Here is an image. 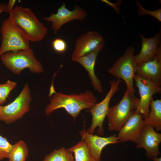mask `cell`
Here are the masks:
<instances>
[{"label":"cell","instance_id":"cell-25","mask_svg":"<svg viewBox=\"0 0 161 161\" xmlns=\"http://www.w3.org/2000/svg\"><path fill=\"white\" fill-rule=\"evenodd\" d=\"M53 49L56 52L63 53L67 49V44L64 39L60 38H56L54 39L52 42Z\"/></svg>","mask_w":161,"mask_h":161},{"label":"cell","instance_id":"cell-12","mask_svg":"<svg viewBox=\"0 0 161 161\" xmlns=\"http://www.w3.org/2000/svg\"><path fill=\"white\" fill-rule=\"evenodd\" d=\"M144 124L142 114L136 110H133L119 131L117 136L120 143L131 141L137 144Z\"/></svg>","mask_w":161,"mask_h":161},{"label":"cell","instance_id":"cell-18","mask_svg":"<svg viewBox=\"0 0 161 161\" xmlns=\"http://www.w3.org/2000/svg\"><path fill=\"white\" fill-rule=\"evenodd\" d=\"M149 115L144 120L145 123L149 124L154 127L157 131H161V100L157 99L151 101Z\"/></svg>","mask_w":161,"mask_h":161},{"label":"cell","instance_id":"cell-4","mask_svg":"<svg viewBox=\"0 0 161 161\" xmlns=\"http://www.w3.org/2000/svg\"><path fill=\"white\" fill-rule=\"evenodd\" d=\"M1 29L0 57L7 52L30 49V40L27 34L9 18L3 21Z\"/></svg>","mask_w":161,"mask_h":161},{"label":"cell","instance_id":"cell-5","mask_svg":"<svg viewBox=\"0 0 161 161\" xmlns=\"http://www.w3.org/2000/svg\"><path fill=\"white\" fill-rule=\"evenodd\" d=\"M139 99L134 93L126 89L123 96L117 104L109 107L107 116L108 129L119 131L131 115L137 109Z\"/></svg>","mask_w":161,"mask_h":161},{"label":"cell","instance_id":"cell-11","mask_svg":"<svg viewBox=\"0 0 161 161\" xmlns=\"http://www.w3.org/2000/svg\"><path fill=\"white\" fill-rule=\"evenodd\" d=\"M161 142V134L157 132L151 126L144 123L136 147L144 149L147 157L152 160L160 154L159 146Z\"/></svg>","mask_w":161,"mask_h":161},{"label":"cell","instance_id":"cell-24","mask_svg":"<svg viewBox=\"0 0 161 161\" xmlns=\"http://www.w3.org/2000/svg\"><path fill=\"white\" fill-rule=\"evenodd\" d=\"M136 3L138 8V13L139 16L149 15L156 18L159 21H161V8L154 11H150L144 8L138 1L137 0Z\"/></svg>","mask_w":161,"mask_h":161},{"label":"cell","instance_id":"cell-23","mask_svg":"<svg viewBox=\"0 0 161 161\" xmlns=\"http://www.w3.org/2000/svg\"><path fill=\"white\" fill-rule=\"evenodd\" d=\"M13 147L6 138L0 135V161L9 158Z\"/></svg>","mask_w":161,"mask_h":161},{"label":"cell","instance_id":"cell-6","mask_svg":"<svg viewBox=\"0 0 161 161\" xmlns=\"http://www.w3.org/2000/svg\"><path fill=\"white\" fill-rule=\"evenodd\" d=\"M134 49L130 47L126 49L124 54L114 63L112 66L108 70V72L117 79L125 81L127 89L135 93L134 80L136 75L137 65L134 59Z\"/></svg>","mask_w":161,"mask_h":161},{"label":"cell","instance_id":"cell-17","mask_svg":"<svg viewBox=\"0 0 161 161\" xmlns=\"http://www.w3.org/2000/svg\"><path fill=\"white\" fill-rule=\"evenodd\" d=\"M136 75L161 85V49L153 59L137 65Z\"/></svg>","mask_w":161,"mask_h":161},{"label":"cell","instance_id":"cell-9","mask_svg":"<svg viewBox=\"0 0 161 161\" xmlns=\"http://www.w3.org/2000/svg\"><path fill=\"white\" fill-rule=\"evenodd\" d=\"M136 86L137 88L140 98L137 111L140 112L143 120L148 116L150 112V104L153 99V95L161 92V85L149 80L142 78L135 75L134 77Z\"/></svg>","mask_w":161,"mask_h":161},{"label":"cell","instance_id":"cell-26","mask_svg":"<svg viewBox=\"0 0 161 161\" xmlns=\"http://www.w3.org/2000/svg\"><path fill=\"white\" fill-rule=\"evenodd\" d=\"M15 0H10L5 7L4 12L10 14L13 9V6L16 1Z\"/></svg>","mask_w":161,"mask_h":161},{"label":"cell","instance_id":"cell-1","mask_svg":"<svg viewBox=\"0 0 161 161\" xmlns=\"http://www.w3.org/2000/svg\"><path fill=\"white\" fill-rule=\"evenodd\" d=\"M49 103L46 106L45 112L46 115L53 111L63 108L75 119L83 109H91L95 103L97 98L93 93L86 90L79 94L65 95L55 91Z\"/></svg>","mask_w":161,"mask_h":161},{"label":"cell","instance_id":"cell-22","mask_svg":"<svg viewBox=\"0 0 161 161\" xmlns=\"http://www.w3.org/2000/svg\"><path fill=\"white\" fill-rule=\"evenodd\" d=\"M17 82L8 80L5 83L0 84V105L4 103L10 93L16 86Z\"/></svg>","mask_w":161,"mask_h":161},{"label":"cell","instance_id":"cell-20","mask_svg":"<svg viewBox=\"0 0 161 161\" xmlns=\"http://www.w3.org/2000/svg\"><path fill=\"white\" fill-rule=\"evenodd\" d=\"M28 154L26 143L20 140L13 145L9 158V161H26Z\"/></svg>","mask_w":161,"mask_h":161},{"label":"cell","instance_id":"cell-14","mask_svg":"<svg viewBox=\"0 0 161 161\" xmlns=\"http://www.w3.org/2000/svg\"><path fill=\"white\" fill-rule=\"evenodd\" d=\"M102 36L95 31H89L79 37L76 41L71 56L72 61L95 50L102 41Z\"/></svg>","mask_w":161,"mask_h":161},{"label":"cell","instance_id":"cell-19","mask_svg":"<svg viewBox=\"0 0 161 161\" xmlns=\"http://www.w3.org/2000/svg\"><path fill=\"white\" fill-rule=\"evenodd\" d=\"M68 149L74 153L75 161H96L83 140Z\"/></svg>","mask_w":161,"mask_h":161},{"label":"cell","instance_id":"cell-27","mask_svg":"<svg viewBox=\"0 0 161 161\" xmlns=\"http://www.w3.org/2000/svg\"><path fill=\"white\" fill-rule=\"evenodd\" d=\"M6 5V3L2 4L0 3V14L1 13L4 12L5 8ZM1 29L0 27V41L1 39Z\"/></svg>","mask_w":161,"mask_h":161},{"label":"cell","instance_id":"cell-28","mask_svg":"<svg viewBox=\"0 0 161 161\" xmlns=\"http://www.w3.org/2000/svg\"><path fill=\"white\" fill-rule=\"evenodd\" d=\"M153 161H161V157H155L153 158L152 159Z\"/></svg>","mask_w":161,"mask_h":161},{"label":"cell","instance_id":"cell-16","mask_svg":"<svg viewBox=\"0 0 161 161\" xmlns=\"http://www.w3.org/2000/svg\"><path fill=\"white\" fill-rule=\"evenodd\" d=\"M161 30L152 37L145 38L142 34L140 35L142 40V47L140 52L134 55V61L137 65L153 59L161 49L160 46L161 38Z\"/></svg>","mask_w":161,"mask_h":161},{"label":"cell","instance_id":"cell-10","mask_svg":"<svg viewBox=\"0 0 161 161\" xmlns=\"http://www.w3.org/2000/svg\"><path fill=\"white\" fill-rule=\"evenodd\" d=\"M66 5L63 2L56 13H52L50 16L43 18L44 20L51 22V28L55 34L64 24L74 20L82 21L88 16L86 11L78 5H75L72 10L66 7Z\"/></svg>","mask_w":161,"mask_h":161},{"label":"cell","instance_id":"cell-29","mask_svg":"<svg viewBox=\"0 0 161 161\" xmlns=\"http://www.w3.org/2000/svg\"><path fill=\"white\" fill-rule=\"evenodd\" d=\"M1 106L0 105V110L1 107Z\"/></svg>","mask_w":161,"mask_h":161},{"label":"cell","instance_id":"cell-8","mask_svg":"<svg viewBox=\"0 0 161 161\" xmlns=\"http://www.w3.org/2000/svg\"><path fill=\"white\" fill-rule=\"evenodd\" d=\"M121 82V80L119 79L111 81L110 89L105 98L100 102L95 103L90 109L92 118L91 125L86 130L88 133L93 134L95 129L98 127L97 131L98 134L100 136L104 135L103 125L110 107V102L113 96L119 90Z\"/></svg>","mask_w":161,"mask_h":161},{"label":"cell","instance_id":"cell-2","mask_svg":"<svg viewBox=\"0 0 161 161\" xmlns=\"http://www.w3.org/2000/svg\"><path fill=\"white\" fill-rule=\"evenodd\" d=\"M8 18L24 31L30 41H41L44 38L47 33V28L29 8L17 6Z\"/></svg>","mask_w":161,"mask_h":161},{"label":"cell","instance_id":"cell-13","mask_svg":"<svg viewBox=\"0 0 161 161\" xmlns=\"http://www.w3.org/2000/svg\"><path fill=\"white\" fill-rule=\"evenodd\" d=\"M82 140L86 143L92 155L96 161H101V155L103 149L106 146L120 143L115 135L105 137L90 134L85 129L79 131Z\"/></svg>","mask_w":161,"mask_h":161},{"label":"cell","instance_id":"cell-7","mask_svg":"<svg viewBox=\"0 0 161 161\" xmlns=\"http://www.w3.org/2000/svg\"><path fill=\"white\" fill-rule=\"evenodd\" d=\"M32 100L30 90L26 83L14 101L6 106H1L0 121L9 124L21 119L29 111Z\"/></svg>","mask_w":161,"mask_h":161},{"label":"cell","instance_id":"cell-21","mask_svg":"<svg viewBox=\"0 0 161 161\" xmlns=\"http://www.w3.org/2000/svg\"><path fill=\"white\" fill-rule=\"evenodd\" d=\"M43 161H74L73 153L68 149L63 147L55 150L46 155Z\"/></svg>","mask_w":161,"mask_h":161},{"label":"cell","instance_id":"cell-3","mask_svg":"<svg viewBox=\"0 0 161 161\" xmlns=\"http://www.w3.org/2000/svg\"><path fill=\"white\" fill-rule=\"evenodd\" d=\"M0 58L6 68L15 74H19L26 68H28L32 73L36 74L44 71L41 63L35 57L31 48L7 52Z\"/></svg>","mask_w":161,"mask_h":161},{"label":"cell","instance_id":"cell-15","mask_svg":"<svg viewBox=\"0 0 161 161\" xmlns=\"http://www.w3.org/2000/svg\"><path fill=\"white\" fill-rule=\"evenodd\" d=\"M105 45L103 41L92 52L73 61L81 65L87 71L92 85L95 90L99 93L103 92V87L100 80L95 74V67L97 55L104 48Z\"/></svg>","mask_w":161,"mask_h":161}]
</instances>
